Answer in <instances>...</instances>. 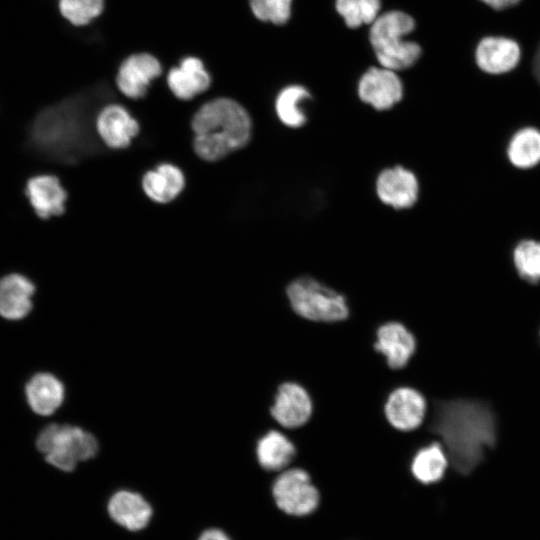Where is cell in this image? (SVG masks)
<instances>
[{
    "label": "cell",
    "instance_id": "10",
    "mask_svg": "<svg viewBox=\"0 0 540 540\" xmlns=\"http://www.w3.org/2000/svg\"><path fill=\"white\" fill-rule=\"evenodd\" d=\"M95 126L102 141L112 149L128 147L140 130L138 121L119 103L103 106L96 116Z\"/></svg>",
    "mask_w": 540,
    "mask_h": 540
},
{
    "label": "cell",
    "instance_id": "6",
    "mask_svg": "<svg viewBox=\"0 0 540 540\" xmlns=\"http://www.w3.org/2000/svg\"><path fill=\"white\" fill-rule=\"evenodd\" d=\"M286 294L293 311L307 320L334 323L349 316L345 297L311 277L292 281Z\"/></svg>",
    "mask_w": 540,
    "mask_h": 540
},
{
    "label": "cell",
    "instance_id": "12",
    "mask_svg": "<svg viewBox=\"0 0 540 540\" xmlns=\"http://www.w3.org/2000/svg\"><path fill=\"white\" fill-rule=\"evenodd\" d=\"M312 408L311 398L303 386L284 382L277 389L270 413L281 426L298 428L310 419Z\"/></svg>",
    "mask_w": 540,
    "mask_h": 540
},
{
    "label": "cell",
    "instance_id": "20",
    "mask_svg": "<svg viewBox=\"0 0 540 540\" xmlns=\"http://www.w3.org/2000/svg\"><path fill=\"white\" fill-rule=\"evenodd\" d=\"M25 394L30 408L37 414H53L62 404L65 389L62 382L50 373L34 375L25 387Z\"/></svg>",
    "mask_w": 540,
    "mask_h": 540
},
{
    "label": "cell",
    "instance_id": "14",
    "mask_svg": "<svg viewBox=\"0 0 540 540\" xmlns=\"http://www.w3.org/2000/svg\"><path fill=\"white\" fill-rule=\"evenodd\" d=\"M374 349L393 370L404 368L416 350V339L402 323L389 321L377 328Z\"/></svg>",
    "mask_w": 540,
    "mask_h": 540
},
{
    "label": "cell",
    "instance_id": "13",
    "mask_svg": "<svg viewBox=\"0 0 540 540\" xmlns=\"http://www.w3.org/2000/svg\"><path fill=\"white\" fill-rule=\"evenodd\" d=\"M358 94L363 102L382 111L390 109L401 100L403 86L395 71L373 67L361 77Z\"/></svg>",
    "mask_w": 540,
    "mask_h": 540
},
{
    "label": "cell",
    "instance_id": "21",
    "mask_svg": "<svg viewBox=\"0 0 540 540\" xmlns=\"http://www.w3.org/2000/svg\"><path fill=\"white\" fill-rule=\"evenodd\" d=\"M185 186V177L180 168L163 163L148 171L142 178L144 193L154 202L165 204L174 200Z\"/></svg>",
    "mask_w": 540,
    "mask_h": 540
},
{
    "label": "cell",
    "instance_id": "23",
    "mask_svg": "<svg viewBox=\"0 0 540 540\" xmlns=\"http://www.w3.org/2000/svg\"><path fill=\"white\" fill-rule=\"evenodd\" d=\"M448 466L449 461L443 446L439 442H432L415 453L411 472L419 482L430 485L444 478Z\"/></svg>",
    "mask_w": 540,
    "mask_h": 540
},
{
    "label": "cell",
    "instance_id": "5",
    "mask_svg": "<svg viewBox=\"0 0 540 540\" xmlns=\"http://www.w3.org/2000/svg\"><path fill=\"white\" fill-rule=\"evenodd\" d=\"M38 450L48 463L70 472L79 461L94 457L98 442L89 432L69 424L53 423L46 426L36 440Z\"/></svg>",
    "mask_w": 540,
    "mask_h": 540
},
{
    "label": "cell",
    "instance_id": "16",
    "mask_svg": "<svg viewBox=\"0 0 540 540\" xmlns=\"http://www.w3.org/2000/svg\"><path fill=\"white\" fill-rule=\"evenodd\" d=\"M25 194L34 212L41 219L60 216L65 211L67 192L54 175L43 174L29 178Z\"/></svg>",
    "mask_w": 540,
    "mask_h": 540
},
{
    "label": "cell",
    "instance_id": "7",
    "mask_svg": "<svg viewBox=\"0 0 540 540\" xmlns=\"http://www.w3.org/2000/svg\"><path fill=\"white\" fill-rule=\"evenodd\" d=\"M164 74L165 67L156 55L148 51H137L119 63L114 84L127 99L140 100L147 96L153 83Z\"/></svg>",
    "mask_w": 540,
    "mask_h": 540
},
{
    "label": "cell",
    "instance_id": "28",
    "mask_svg": "<svg viewBox=\"0 0 540 540\" xmlns=\"http://www.w3.org/2000/svg\"><path fill=\"white\" fill-rule=\"evenodd\" d=\"M514 265L518 274L526 281L540 280V242L527 240L514 250Z\"/></svg>",
    "mask_w": 540,
    "mask_h": 540
},
{
    "label": "cell",
    "instance_id": "22",
    "mask_svg": "<svg viewBox=\"0 0 540 540\" xmlns=\"http://www.w3.org/2000/svg\"><path fill=\"white\" fill-rule=\"evenodd\" d=\"M294 444L281 432L270 430L256 445V456L260 466L267 471L285 468L295 457Z\"/></svg>",
    "mask_w": 540,
    "mask_h": 540
},
{
    "label": "cell",
    "instance_id": "25",
    "mask_svg": "<svg viewBox=\"0 0 540 540\" xmlns=\"http://www.w3.org/2000/svg\"><path fill=\"white\" fill-rule=\"evenodd\" d=\"M309 97V92L299 85L282 89L275 102L276 113L280 121L290 128L303 126L307 118L302 109V103Z\"/></svg>",
    "mask_w": 540,
    "mask_h": 540
},
{
    "label": "cell",
    "instance_id": "3",
    "mask_svg": "<svg viewBox=\"0 0 540 540\" xmlns=\"http://www.w3.org/2000/svg\"><path fill=\"white\" fill-rule=\"evenodd\" d=\"M79 98L65 99L40 111L28 130V148L59 162L76 159L80 145Z\"/></svg>",
    "mask_w": 540,
    "mask_h": 540
},
{
    "label": "cell",
    "instance_id": "17",
    "mask_svg": "<svg viewBox=\"0 0 540 540\" xmlns=\"http://www.w3.org/2000/svg\"><path fill=\"white\" fill-rule=\"evenodd\" d=\"M34 284L25 276L11 273L0 279V316L19 320L32 309Z\"/></svg>",
    "mask_w": 540,
    "mask_h": 540
},
{
    "label": "cell",
    "instance_id": "24",
    "mask_svg": "<svg viewBox=\"0 0 540 540\" xmlns=\"http://www.w3.org/2000/svg\"><path fill=\"white\" fill-rule=\"evenodd\" d=\"M507 154L517 168L536 166L540 162V131L532 127L519 130L510 140Z\"/></svg>",
    "mask_w": 540,
    "mask_h": 540
},
{
    "label": "cell",
    "instance_id": "29",
    "mask_svg": "<svg viewBox=\"0 0 540 540\" xmlns=\"http://www.w3.org/2000/svg\"><path fill=\"white\" fill-rule=\"evenodd\" d=\"M291 3L292 0H248L249 9L257 20L276 25L287 22Z\"/></svg>",
    "mask_w": 540,
    "mask_h": 540
},
{
    "label": "cell",
    "instance_id": "27",
    "mask_svg": "<svg viewBox=\"0 0 540 540\" xmlns=\"http://www.w3.org/2000/svg\"><path fill=\"white\" fill-rule=\"evenodd\" d=\"M336 10L348 27L357 28L376 20L379 16L380 0H336Z\"/></svg>",
    "mask_w": 540,
    "mask_h": 540
},
{
    "label": "cell",
    "instance_id": "31",
    "mask_svg": "<svg viewBox=\"0 0 540 540\" xmlns=\"http://www.w3.org/2000/svg\"><path fill=\"white\" fill-rule=\"evenodd\" d=\"M199 540H230L229 537L219 529H209L202 533Z\"/></svg>",
    "mask_w": 540,
    "mask_h": 540
},
{
    "label": "cell",
    "instance_id": "8",
    "mask_svg": "<svg viewBox=\"0 0 540 540\" xmlns=\"http://www.w3.org/2000/svg\"><path fill=\"white\" fill-rule=\"evenodd\" d=\"M272 494L277 506L287 514L304 516L313 512L319 503V493L309 474L300 468L281 473L274 481Z\"/></svg>",
    "mask_w": 540,
    "mask_h": 540
},
{
    "label": "cell",
    "instance_id": "1",
    "mask_svg": "<svg viewBox=\"0 0 540 540\" xmlns=\"http://www.w3.org/2000/svg\"><path fill=\"white\" fill-rule=\"evenodd\" d=\"M428 430L441 439L449 466L461 477L483 465L497 442L496 415L478 399L434 400Z\"/></svg>",
    "mask_w": 540,
    "mask_h": 540
},
{
    "label": "cell",
    "instance_id": "15",
    "mask_svg": "<svg viewBox=\"0 0 540 540\" xmlns=\"http://www.w3.org/2000/svg\"><path fill=\"white\" fill-rule=\"evenodd\" d=\"M376 191L385 204L395 209H405L413 206L417 201L419 186L411 171L396 166L385 169L379 174Z\"/></svg>",
    "mask_w": 540,
    "mask_h": 540
},
{
    "label": "cell",
    "instance_id": "11",
    "mask_svg": "<svg viewBox=\"0 0 540 540\" xmlns=\"http://www.w3.org/2000/svg\"><path fill=\"white\" fill-rule=\"evenodd\" d=\"M426 399L418 390L411 387H398L389 395L384 405L388 422L400 431L418 428L426 415Z\"/></svg>",
    "mask_w": 540,
    "mask_h": 540
},
{
    "label": "cell",
    "instance_id": "26",
    "mask_svg": "<svg viewBox=\"0 0 540 540\" xmlns=\"http://www.w3.org/2000/svg\"><path fill=\"white\" fill-rule=\"evenodd\" d=\"M60 16L71 26L82 28L100 18L106 9V0H57Z\"/></svg>",
    "mask_w": 540,
    "mask_h": 540
},
{
    "label": "cell",
    "instance_id": "4",
    "mask_svg": "<svg viewBox=\"0 0 540 540\" xmlns=\"http://www.w3.org/2000/svg\"><path fill=\"white\" fill-rule=\"evenodd\" d=\"M413 18L401 11L379 15L370 29V43L382 67L393 71L412 66L421 54L420 46L404 39L413 31Z\"/></svg>",
    "mask_w": 540,
    "mask_h": 540
},
{
    "label": "cell",
    "instance_id": "18",
    "mask_svg": "<svg viewBox=\"0 0 540 540\" xmlns=\"http://www.w3.org/2000/svg\"><path fill=\"white\" fill-rule=\"evenodd\" d=\"M518 44L507 38L487 37L476 49V61L484 72L501 74L512 70L519 62Z\"/></svg>",
    "mask_w": 540,
    "mask_h": 540
},
{
    "label": "cell",
    "instance_id": "30",
    "mask_svg": "<svg viewBox=\"0 0 540 540\" xmlns=\"http://www.w3.org/2000/svg\"><path fill=\"white\" fill-rule=\"evenodd\" d=\"M496 10H502L516 5L521 0H480Z\"/></svg>",
    "mask_w": 540,
    "mask_h": 540
},
{
    "label": "cell",
    "instance_id": "19",
    "mask_svg": "<svg viewBox=\"0 0 540 540\" xmlns=\"http://www.w3.org/2000/svg\"><path fill=\"white\" fill-rule=\"evenodd\" d=\"M108 511L119 525L131 531L144 528L152 515L151 506L138 493L121 490L110 499Z\"/></svg>",
    "mask_w": 540,
    "mask_h": 540
},
{
    "label": "cell",
    "instance_id": "2",
    "mask_svg": "<svg viewBox=\"0 0 540 540\" xmlns=\"http://www.w3.org/2000/svg\"><path fill=\"white\" fill-rule=\"evenodd\" d=\"M191 128L195 153L212 162L244 147L251 137L252 122L238 101L218 96L198 107L191 119Z\"/></svg>",
    "mask_w": 540,
    "mask_h": 540
},
{
    "label": "cell",
    "instance_id": "9",
    "mask_svg": "<svg viewBox=\"0 0 540 540\" xmlns=\"http://www.w3.org/2000/svg\"><path fill=\"white\" fill-rule=\"evenodd\" d=\"M164 76L166 88L179 101H191L213 85V76L206 63L193 54L181 57L166 70Z\"/></svg>",
    "mask_w": 540,
    "mask_h": 540
}]
</instances>
